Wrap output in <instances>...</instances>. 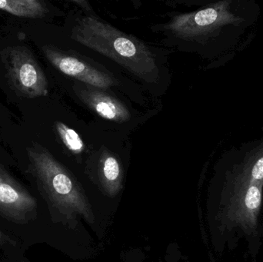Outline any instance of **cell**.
Returning a JSON list of instances; mask_svg holds the SVG:
<instances>
[{"label": "cell", "mask_w": 263, "mask_h": 262, "mask_svg": "<svg viewBox=\"0 0 263 262\" xmlns=\"http://www.w3.org/2000/svg\"><path fill=\"white\" fill-rule=\"evenodd\" d=\"M80 44L108 57L147 82H156L159 69L155 55L143 43L95 17L77 22L71 35Z\"/></svg>", "instance_id": "6da1fadb"}, {"label": "cell", "mask_w": 263, "mask_h": 262, "mask_svg": "<svg viewBox=\"0 0 263 262\" xmlns=\"http://www.w3.org/2000/svg\"><path fill=\"white\" fill-rule=\"evenodd\" d=\"M27 155L29 174L51 214L67 219L82 215L92 224L94 215L90 204L67 169L40 145L28 148Z\"/></svg>", "instance_id": "7a4b0ae2"}, {"label": "cell", "mask_w": 263, "mask_h": 262, "mask_svg": "<svg viewBox=\"0 0 263 262\" xmlns=\"http://www.w3.org/2000/svg\"><path fill=\"white\" fill-rule=\"evenodd\" d=\"M37 212L36 199L0 165V216L23 226L35 220Z\"/></svg>", "instance_id": "3957f363"}, {"label": "cell", "mask_w": 263, "mask_h": 262, "mask_svg": "<svg viewBox=\"0 0 263 262\" xmlns=\"http://www.w3.org/2000/svg\"><path fill=\"white\" fill-rule=\"evenodd\" d=\"M7 71L12 86L27 97L45 96L48 83L33 55L24 47L12 49L7 59Z\"/></svg>", "instance_id": "277c9868"}, {"label": "cell", "mask_w": 263, "mask_h": 262, "mask_svg": "<svg viewBox=\"0 0 263 262\" xmlns=\"http://www.w3.org/2000/svg\"><path fill=\"white\" fill-rule=\"evenodd\" d=\"M229 19L228 12L222 3L197 12L175 17L166 27L182 38H193L206 34Z\"/></svg>", "instance_id": "5b68a950"}, {"label": "cell", "mask_w": 263, "mask_h": 262, "mask_svg": "<svg viewBox=\"0 0 263 262\" xmlns=\"http://www.w3.org/2000/svg\"><path fill=\"white\" fill-rule=\"evenodd\" d=\"M43 52L48 60L60 72L84 84L102 89H109L116 84L112 76L77 57L49 47L43 48Z\"/></svg>", "instance_id": "8992f818"}, {"label": "cell", "mask_w": 263, "mask_h": 262, "mask_svg": "<svg viewBox=\"0 0 263 262\" xmlns=\"http://www.w3.org/2000/svg\"><path fill=\"white\" fill-rule=\"evenodd\" d=\"M76 92L79 98L102 118L117 123H124L130 119V112L126 106L100 89L80 84Z\"/></svg>", "instance_id": "52a82bcc"}, {"label": "cell", "mask_w": 263, "mask_h": 262, "mask_svg": "<svg viewBox=\"0 0 263 262\" xmlns=\"http://www.w3.org/2000/svg\"><path fill=\"white\" fill-rule=\"evenodd\" d=\"M99 174L108 195L115 196L121 189L122 183L121 168L117 158L109 152L103 154L99 163Z\"/></svg>", "instance_id": "ba28073f"}, {"label": "cell", "mask_w": 263, "mask_h": 262, "mask_svg": "<svg viewBox=\"0 0 263 262\" xmlns=\"http://www.w3.org/2000/svg\"><path fill=\"white\" fill-rule=\"evenodd\" d=\"M0 9L26 18H40L46 13L44 5L38 0H0Z\"/></svg>", "instance_id": "9c48e42d"}, {"label": "cell", "mask_w": 263, "mask_h": 262, "mask_svg": "<svg viewBox=\"0 0 263 262\" xmlns=\"http://www.w3.org/2000/svg\"><path fill=\"white\" fill-rule=\"evenodd\" d=\"M55 128L66 147L73 153L79 154L84 150V143L74 129L61 122L55 123Z\"/></svg>", "instance_id": "30bf717a"}, {"label": "cell", "mask_w": 263, "mask_h": 262, "mask_svg": "<svg viewBox=\"0 0 263 262\" xmlns=\"http://www.w3.org/2000/svg\"><path fill=\"white\" fill-rule=\"evenodd\" d=\"M243 204L249 212H256L259 209L262 201V194L259 187L250 186L244 195Z\"/></svg>", "instance_id": "8fae6325"}, {"label": "cell", "mask_w": 263, "mask_h": 262, "mask_svg": "<svg viewBox=\"0 0 263 262\" xmlns=\"http://www.w3.org/2000/svg\"><path fill=\"white\" fill-rule=\"evenodd\" d=\"M251 177L253 181L261 182L263 180V156L259 158L252 168Z\"/></svg>", "instance_id": "7c38bea8"}, {"label": "cell", "mask_w": 263, "mask_h": 262, "mask_svg": "<svg viewBox=\"0 0 263 262\" xmlns=\"http://www.w3.org/2000/svg\"><path fill=\"white\" fill-rule=\"evenodd\" d=\"M6 245H9V246H16V241L13 238H10V236L3 233L0 230V246H6Z\"/></svg>", "instance_id": "4fadbf2b"}, {"label": "cell", "mask_w": 263, "mask_h": 262, "mask_svg": "<svg viewBox=\"0 0 263 262\" xmlns=\"http://www.w3.org/2000/svg\"><path fill=\"white\" fill-rule=\"evenodd\" d=\"M21 262H28V261H26V260H24V261H22Z\"/></svg>", "instance_id": "5bb4252c"}]
</instances>
